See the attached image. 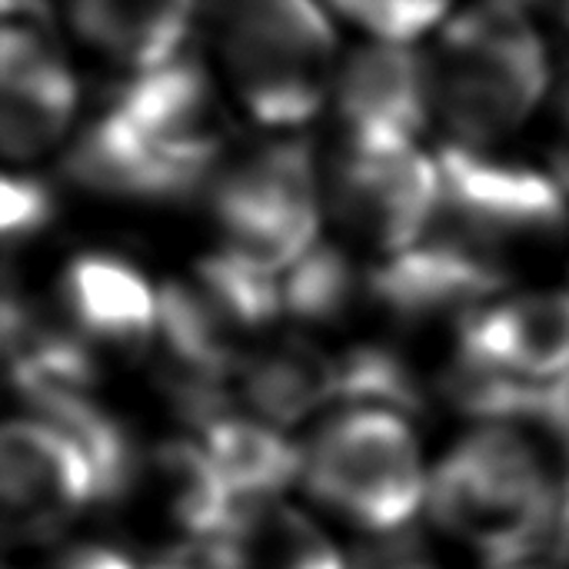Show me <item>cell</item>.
<instances>
[{"instance_id":"cell-1","label":"cell","mask_w":569,"mask_h":569,"mask_svg":"<svg viewBox=\"0 0 569 569\" xmlns=\"http://www.w3.org/2000/svg\"><path fill=\"white\" fill-rule=\"evenodd\" d=\"M427 503L447 537L510 569L557 543L563 483L530 427L483 423L443 457Z\"/></svg>"},{"instance_id":"cell-2","label":"cell","mask_w":569,"mask_h":569,"mask_svg":"<svg viewBox=\"0 0 569 569\" xmlns=\"http://www.w3.org/2000/svg\"><path fill=\"white\" fill-rule=\"evenodd\" d=\"M547 50L527 13L483 0L453 17L430 60L433 110L453 143L490 150L513 133L547 90Z\"/></svg>"},{"instance_id":"cell-3","label":"cell","mask_w":569,"mask_h":569,"mask_svg":"<svg viewBox=\"0 0 569 569\" xmlns=\"http://www.w3.org/2000/svg\"><path fill=\"white\" fill-rule=\"evenodd\" d=\"M437 163L443 193L430 237L503 283L567 237V187L533 163L463 143H447Z\"/></svg>"},{"instance_id":"cell-4","label":"cell","mask_w":569,"mask_h":569,"mask_svg":"<svg viewBox=\"0 0 569 569\" xmlns=\"http://www.w3.org/2000/svg\"><path fill=\"white\" fill-rule=\"evenodd\" d=\"M317 503L370 537H400L430 500L413 427L400 410L347 407L303 453Z\"/></svg>"},{"instance_id":"cell-5","label":"cell","mask_w":569,"mask_h":569,"mask_svg":"<svg viewBox=\"0 0 569 569\" xmlns=\"http://www.w3.org/2000/svg\"><path fill=\"white\" fill-rule=\"evenodd\" d=\"M223 60L247 113L273 130L317 117L337 87V33L317 0H240Z\"/></svg>"},{"instance_id":"cell-6","label":"cell","mask_w":569,"mask_h":569,"mask_svg":"<svg viewBox=\"0 0 569 569\" xmlns=\"http://www.w3.org/2000/svg\"><path fill=\"white\" fill-rule=\"evenodd\" d=\"M213 220L220 250L263 270L287 273L317 247L320 183L303 140H277L213 187Z\"/></svg>"},{"instance_id":"cell-7","label":"cell","mask_w":569,"mask_h":569,"mask_svg":"<svg viewBox=\"0 0 569 569\" xmlns=\"http://www.w3.org/2000/svg\"><path fill=\"white\" fill-rule=\"evenodd\" d=\"M440 193V163L417 143H347L333 170L330 210L353 243L393 260L433 233Z\"/></svg>"},{"instance_id":"cell-8","label":"cell","mask_w":569,"mask_h":569,"mask_svg":"<svg viewBox=\"0 0 569 569\" xmlns=\"http://www.w3.org/2000/svg\"><path fill=\"white\" fill-rule=\"evenodd\" d=\"M127 130L190 190L203 183L230 140L227 107L197 60L177 57L133 73L107 103Z\"/></svg>"},{"instance_id":"cell-9","label":"cell","mask_w":569,"mask_h":569,"mask_svg":"<svg viewBox=\"0 0 569 569\" xmlns=\"http://www.w3.org/2000/svg\"><path fill=\"white\" fill-rule=\"evenodd\" d=\"M0 487L7 533L27 543L53 537L87 507L107 503L103 483L80 443L40 417L3 427Z\"/></svg>"},{"instance_id":"cell-10","label":"cell","mask_w":569,"mask_h":569,"mask_svg":"<svg viewBox=\"0 0 569 569\" xmlns=\"http://www.w3.org/2000/svg\"><path fill=\"white\" fill-rule=\"evenodd\" d=\"M3 103L0 137L10 160L47 153L73 120L77 80L53 47L43 0H3Z\"/></svg>"},{"instance_id":"cell-11","label":"cell","mask_w":569,"mask_h":569,"mask_svg":"<svg viewBox=\"0 0 569 569\" xmlns=\"http://www.w3.org/2000/svg\"><path fill=\"white\" fill-rule=\"evenodd\" d=\"M333 100L347 143H413L433 110L430 60L410 43H367L340 67Z\"/></svg>"},{"instance_id":"cell-12","label":"cell","mask_w":569,"mask_h":569,"mask_svg":"<svg viewBox=\"0 0 569 569\" xmlns=\"http://www.w3.org/2000/svg\"><path fill=\"white\" fill-rule=\"evenodd\" d=\"M457 353L517 383H567L569 293L540 290L487 303L457 330Z\"/></svg>"},{"instance_id":"cell-13","label":"cell","mask_w":569,"mask_h":569,"mask_svg":"<svg viewBox=\"0 0 569 569\" xmlns=\"http://www.w3.org/2000/svg\"><path fill=\"white\" fill-rule=\"evenodd\" d=\"M60 303L90 350L150 357L160 327V290L133 263L113 253L77 257L60 280Z\"/></svg>"},{"instance_id":"cell-14","label":"cell","mask_w":569,"mask_h":569,"mask_svg":"<svg viewBox=\"0 0 569 569\" xmlns=\"http://www.w3.org/2000/svg\"><path fill=\"white\" fill-rule=\"evenodd\" d=\"M140 487L150 500V510L170 530H177V543L230 537L243 513L203 443L167 440L140 457L130 490Z\"/></svg>"},{"instance_id":"cell-15","label":"cell","mask_w":569,"mask_h":569,"mask_svg":"<svg viewBox=\"0 0 569 569\" xmlns=\"http://www.w3.org/2000/svg\"><path fill=\"white\" fill-rule=\"evenodd\" d=\"M237 383L253 417L270 427L300 423L343 397L340 357L307 333H283L250 347Z\"/></svg>"},{"instance_id":"cell-16","label":"cell","mask_w":569,"mask_h":569,"mask_svg":"<svg viewBox=\"0 0 569 569\" xmlns=\"http://www.w3.org/2000/svg\"><path fill=\"white\" fill-rule=\"evenodd\" d=\"M80 37L133 73L180 57L193 0H70Z\"/></svg>"},{"instance_id":"cell-17","label":"cell","mask_w":569,"mask_h":569,"mask_svg":"<svg viewBox=\"0 0 569 569\" xmlns=\"http://www.w3.org/2000/svg\"><path fill=\"white\" fill-rule=\"evenodd\" d=\"M67 173L80 187L120 200H177L190 193L177 173L147 153V147L110 107H103L73 140Z\"/></svg>"},{"instance_id":"cell-18","label":"cell","mask_w":569,"mask_h":569,"mask_svg":"<svg viewBox=\"0 0 569 569\" xmlns=\"http://www.w3.org/2000/svg\"><path fill=\"white\" fill-rule=\"evenodd\" d=\"M200 430L203 450L243 510L273 503L293 477L303 473V453L277 427L257 417L223 413Z\"/></svg>"},{"instance_id":"cell-19","label":"cell","mask_w":569,"mask_h":569,"mask_svg":"<svg viewBox=\"0 0 569 569\" xmlns=\"http://www.w3.org/2000/svg\"><path fill=\"white\" fill-rule=\"evenodd\" d=\"M230 540L243 569H347L343 553L310 517L277 500L247 507Z\"/></svg>"},{"instance_id":"cell-20","label":"cell","mask_w":569,"mask_h":569,"mask_svg":"<svg viewBox=\"0 0 569 569\" xmlns=\"http://www.w3.org/2000/svg\"><path fill=\"white\" fill-rule=\"evenodd\" d=\"M280 293L283 320L300 327H333L360 297L370 300V277H360L343 250L317 243L280 277Z\"/></svg>"},{"instance_id":"cell-21","label":"cell","mask_w":569,"mask_h":569,"mask_svg":"<svg viewBox=\"0 0 569 569\" xmlns=\"http://www.w3.org/2000/svg\"><path fill=\"white\" fill-rule=\"evenodd\" d=\"M343 17L370 30L377 40L410 43L437 27L453 0H330Z\"/></svg>"},{"instance_id":"cell-22","label":"cell","mask_w":569,"mask_h":569,"mask_svg":"<svg viewBox=\"0 0 569 569\" xmlns=\"http://www.w3.org/2000/svg\"><path fill=\"white\" fill-rule=\"evenodd\" d=\"M53 220V193L47 183L33 177H7L3 180V237L7 243L30 240Z\"/></svg>"},{"instance_id":"cell-23","label":"cell","mask_w":569,"mask_h":569,"mask_svg":"<svg viewBox=\"0 0 569 569\" xmlns=\"http://www.w3.org/2000/svg\"><path fill=\"white\" fill-rule=\"evenodd\" d=\"M150 569H243L230 537L173 543Z\"/></svg>"},{"instance_id":"cell-24","label":"cell","mask_w":569,"mask_h":569,"mask_svg":"<svg viewBox=\"0 0 569 569\" xmlns=\"http://www.w3.org/2000/svg\"><path fill=\"white\" fill-rule=\"evenodd\" d=\"M53 569H140L123 550L103 543H83L53 560Z\"/></svg>"},{"instance_id":"cell-25","label":"cell","mask_w":569,"mask_h":569,"mask_svg":"<svg viewBox=\"0 0 569 569\" xmlns=\"http://www.w3.org/2000/svg\"><path fill=\"white\" fill-rule=\"evenodd\" d=\"M553 177L569 190V93L560 113V127H557V143H553Z\"/></svg>"},{"instance_id":"cell-26","label":"cell","mask_w":569,"mask_h":569,"mask_svg":"<svg viewBox=\"0 0 569 569\" xmlns=\"http://www.w3.org/2000/svg\"><path fill=\"white\" fill-rule=\"evenodd\" d=\"M507 3H513V7H520V10L537 7V10H543L547 17H553L557 23H563L569 30V0H507Z\"/></svg>"},{"instance_id":"cell-27","label":"cell","mask_w":569,"mask_h":569,"mask_svg":"<svg viewBox=\"0 0 569 569\" xmlns=\"http://www.w3.org/2000/svg\"><path fill=\"white\" fill-rule=\"evenodd\" d=\"M569 560V497L563 500V513H560V530H557V543H553Z\"/></svg>"},{"instance_id":"cell-28","label":"cell","mask_w":569,"mask_h":569,"mask_svg":"<svg viewBox=\"0 0 569 569\" xmlns=\"http://www.w3.org/2000/svg\"><path fill=\"white\" fill-rule=\"evenodd\" d=\"M370 569H437V567L420 563V560H410V557H393V560H383V563H377V567H370Z\"/></svg>"}]
</instances>
